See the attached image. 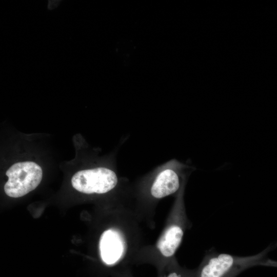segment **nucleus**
<instances>
[{
    "mask_svg": "<svg viewBox=\"0 0 277 277\" xmlns=\"http://www.w3.org/2000/svg\"><path fill=\"white\" fill-rule=\"evenodd\" d=\"M277 247L272 243L261 252L250 256H238L212 250L205 258L198 277H236L246 269L256 266H277V262L268 254Z\"/></svg>",
    "mask_w": 277,
    "mask_h": 277,
    "instance_id": "obj_1",
    "label": "nucleus"
},
{
    "mask_svg": "<svg viewBox=\"0 0 277 277\" xmlns=\"http://www.w3.org/2000/svg\"><path fill=\"white\" fill-rule=\"evenodd\" d=\"M8 181L4 185V191L8 196L17 198L34 190L43 177L41 167L32 161L17 162L6 171Z\"/></svg>",
    "mask_w": 277,
    "mask_h": 277,
    "instance_id": "obj_2",
    "label": "nucleus"
},
{
    "mask_svg": "<svg viewBox=\"0 0 277 277\" xmlns=\"http://www.w3.org/2000/svg\"><path fill=\"white\" fill-rule=\"evenodd\" d=\"M117 183V177L112 170L96 167L76 172L71 178L72 187L85 194H103L113 189Z\"/></svg>",
    "mask_w": 277,
    "mask_h": 277,
    "instance_id": "obj_3",
    "label": "nucleus"
},
{
    "mask_svg": "<svg viewBox=\"0 0 277 277\" xmlns=\"http://www.w3.org/2000/svg\"><path fill=\"white\" fill-rule=\"evenodd\" d=\"M125 243L120 233L114 229H108L102 234L100 250L103 261L112 265L118 261L124 253Z\"/></svg>",
    "mask_w": 277,
    "mask_h": 277,
    "instance_id": "obj_4",
    "label": "nucleus"
},
{
    "mask_svg": "<svg viewBox=\"0 0 277 277\" xmlns=\"http://www.w3.org/2000/svg\"><path fill=\"white\" fill-rule=\"evenodd\" d=\"M180 186L176 172L167 169L161 171L155 178L151 188V193L153 197L161 199L175 193Z\"/></svg>",
    "mask_w": 277,
    "mask_h": 277,
    "instance_id": "obj_5",
    "label": "nucleus"
},
{
    "mask_svg": "<svg viewBox=\"0 0 277 277\" xmlns=\"http://www.w3.org/2000/svg\"><path fill=\"white\" fill-rule=\"evenodd\" d=\"M184 235L182 227L177 225L168 228L159 240L157 248L166 257L172 256L181 243Z\"/></svg>",
    "mask_w": 277,
    "mask_h": 277,
    "instance_id": "obj_6",
    "label": "nucleus"
},
{
    "mask_svg": "<svg viewBox=\"0 0 277 277\" xmlns=\"http://www.w3.org/2000/svg\"><path fill=\"white\" fill-rule=\"evenodd\" d=\"M60 3L59 1H48V8L50 10L53 9L58 6Z\"/></svg>",
    "mask_w": 277,
    "mask_h": 277,
    "instance_id": "obj_7",
    "label": "nucleus"
},
{
    "mask_svg": "<svg viewBox=\"0 0 277 277\" xmlns=\"http://www.w3.org/2000/svg\"><path fill=\"white\" fill-rule=\"evenodd\" d=\"M167 277H186L184 274H182L177 272H173L170 273Z\"/></svg>",
    "mask_w": 277,
    "mask_h": 277,
    "instance_id": "obj_8",
    "label": "nucleus"
}]
</instances>
